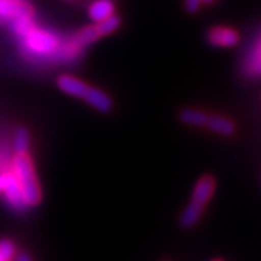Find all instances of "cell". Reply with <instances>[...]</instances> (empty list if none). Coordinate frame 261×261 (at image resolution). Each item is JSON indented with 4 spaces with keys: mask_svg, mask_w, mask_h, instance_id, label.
I'll use <instances>...</instances> for the list:
<instances>
[{
    "mask_svg": "<svg viewBox=\"0 0 261 261\" xmlns=\"http://www.w3.org/2000/svg\"><path fill=\"white\" fill-rule=\"evenodd\" d=\"M15 245L10 240H2L0 241V255L6 261H10L15 255Z\"/></svg>",
    "mask_w": 261,
    "mask_h": 261,
    "instance_id": "cell-16",
    "label": "cell"
},
{
    "mask_svg": "<svg viewBox=\"0 0 261 261\" xmlns=\"http://www.w3.org/2000/svg\"><path fill=\"white\" fill-rule=\"evenodd\" d=\"M16 261H32L31 255L28 252H19L18 257H16Z\"/></svg>",
    "mask_w": 261,
    "mask_h": 261,
    "instance_id": "cell-19",
    "label": "cell"
},
{
    "mask_svg": "<svg viewBox=\"0 0 261 261\" xmlns=\"http://www.w3.org/2000/svg\"><path fill=\"white\" fill-rule=\"evenodd\" d=\"M206 126L212 130V132H215V134L225 135V137H229V135H232L233 132H235V123L232 121L224 118V116H219V115H211V116H207Z\"/></svg>",
    "mask_w": 261,
    "mask_h": 261,
    "instance_id": "cell-10",
    "label": "cell"
},
{
    "mask_svg": "<svg viewBox=\"0 0 261 261\" xmlns=\"http://www.w3.org/2000/svg\"><path fill=\"white\" fill-rule=\"evenodd\" d=\"M215 0H202V3H205V5H209V3H212Z\"/></svg>",
    "mask_w": 261,
    "mask_h": 261,
    "instance_id": "cell-20",
    "label": "cell"
},
{
    "mask_svg": "<svg viewBox=\"0 0 261 261\" xmlns=\"http://www.w3.org/2000/svg\"><path fill=\"white\" fill-rule=\"evenodd\" d=\"M203 211H205V206L192 200V202L186 206V209L183 211V214L180 215L178 224H180V226H181L183 229H190V228H193V226L199 222V219L202 218Z\"/></svg>",
    "mask_w": 261,
    "mask_h": 261,
    "instance_id": "cell-9",
    "label": "cell"
},
{
    "mask_svg": "<svg viewBox=\"0 0 261 261\" xmlns=\"http://www.w3.org/2000/svg\"><path fill=\"white\" fill-rule=\"evenodd\" d=\"M99 34L96 31V27H87L83 28L77 35H75V41L82 45H87V44H92L94 41L99 39Z\"/></svg>",
    "mask_w": 261,
    "mask_h": 261,
    "instance_id": "cell-15",
    "label": "cell"
},
{
    "mask_svg": "<svg viewBox=\"0 0 261 261\" xmlns=\"http://www.w3.org/2000/svg\"><path fill=\"white\" fill-rule=\"evenodd\" d=\"M57 84L58 87L64 92V93L70 94L73 97H79V99H83L84 93L87 92L89 86L84 83L83 80L77 79V77H73V75L63 74L58 77L57 80Z\"/></svg>",
    "mask_w": 261,
    "mask_h": 261,
    "instance_id": "cell-6",
    "label": "cell"
},
{
    "mask_svg": "<svg viewBox=\"0 0 261 261\" xmlns=\"http://www.w3.org/2000/svg\"><path fill=\"white\" fill-rule=\"evenodd\" d=\"M215 186L216 185H215L214 178L211 176H203L196 183L195 189H193V195H192V200L206 206L214 196Z\"/></svg>",
    "mask_w": 261,
    "mask_h": 261,
    "instance_id": "cell-7",
    "label": "cell"
},
{
    "mask_svg": "<svg viewBox=\"0 0 261 261\" xmlns=\"http://www.w3.org/2000/svg\"><path fill=\"white\" fill-rule=\"evenodd\" d=\"M96 31H97V34H99V37H106V35H109V34H112L115 32L116 29L121 27V19L118 18V16H109V18H106L105 20H100V22H96Z\"/></svg>",
    "mask_w": 261,
    "mask_h": 261,
    "instance_id": "cell-13",
    "label": "cell"
},
{
    "mask_svg": "<svg viewBox=\"0 0 261 261\" xmlns=\"http://www.w3.org/2000/svg\"><path fill=\"white\" fill-rule=\"evenodd\" d=\"M115 12V5L111 0H96L94 3L90 5L89 9V16L94 22H100L106 18L112 16Z\"/></svg>",
    "mask_w": 261,
    "mask_h": 261,
    "instance_id": "cell-11",
    "label": "cell"
},
{
    "mask_svg": "<svg viewBox=\"0 0 261 261\" xmlns=\"http://www.w3.org/2000/svg\"><path fill=\"white\" fill-rule=\"evenodd\" d=\"M212 261H222V260H212Z\"/></svg>",
    "mask_w": 261,
    "mask_h": 261,
    "instance_id": "cell-22",
    "label": "cell"
},
{
    "mask_svg": "<svg viewBox=\"0 0 261 261\" xmlns=\"http://www.w3.org/2000/svg\"><path fill=\"white\" fill-rule=\"evenodd\" d=\"M5 195H6V199L9 202L10 205L13 206L15 209L18 211H22L23 207H27V203L23 200V195H22V190H20V186H19L18 180L15 177V174L9 173V178H8V183L3 189Z\"/></svg>",
    "mask_w": 261,
    "mask_h": 261,
    "instance_id": "cell-8",
    "label": "cell"
},
{
    "mask_svg": "<svg viewBox=\"0 0 261 261\" xmlns=\"http://www.w3.org/2000/svg\"><path fill=\"white\" fill-rule=\"evenodd\" d=\"M13 174L18 180L27 206H37L42 199V192L28 152L16 154L13 160Z\"/></svg>",
    "mask_w": 261,
    "mask_h": 261,
    "instance_id": "cell-1",
    "label": "cell"
},
{
    "mask_svg": "<svg viewBox=\"0 0 261 261\" xmlns=\"http://www.w3.org/2000/svg\"><path fill=\"white\" fill-rule=\"evenodd\" d=\"M34 18V9L20 0H0V23Z\"/></svg>",
    "mask_w": 261,
    "mask_h": 261,
    "instance_id": "cell-3",
    "label": "cell"
},
{
    "mask_svg": "<svg viewBox=\"0 0 261 261\" xmlns=\"http://www.w3.org/2000/svg\"><path fill=\"white\" fill-rule=\"evenodd\" d=\"M207 113L199 109H185L180 112V121L192 126H206Z\"/></svg>",
    "mask_w": 261,
    "mask_h": 261,
    "instance_id": "cell-12",
    "label": "cell"
},
{
    "mask_svg": "<svg viewBox=\"0 0 261 261\" xmlns=\"http://www.w3.org/2000/svg\"><path fill=\"white\" fill-rule=\"evenodd\" d=\"M202 6V0H185V8L189 13H196Z\"/></svg>",
    "mask_w": 261,
    "mask_h": 261,
    "instance_id": "cell-17",
    "label": "cell"
},
{
    "mask_svg": "<svg viewBox=\"0 0 261 261\" xmlns=\"http://www.w3.org/2000/svg\"><path fill=\"white\" fill-rule=\"evenodd\" d=\"M29 145H31V135L27 128H19L15 132V137H13V147L16 154H23V152H28Z\"/></svg>",
    "mask_w": 261,
    "mask_h": 261,
    "instance_id": "cell-14",
    "label": "cell"
},
{
    "mask_svg": "<svg viewBox=\"0 0 261 261\" xmlns=\"http://www.w3.org/2000/svg\"><path fill=\"white\" fill-rule=\"evenodd\" d=\"M207 42L214 47L231 48L235 47L240 42V34L237 31L229 28L218 27L209 31L207 34Z\"/></svg>",
    "mask_w": 261,
    "mask_h": 261,
    "instance_id": "cell-4",
    "label": "cell"
},
{
    "mask_svg": "<svg viewBox=\"0 0 261 261\" xmlns=\"http://www.w3.org/2000/svg\"><path fill=\"white\" fill-rule=\"evenodd\" d=\"M0 261H6V260H5V258H3V257L0 255Z\"/></svg>",
    "mask_w": 261,
    "mask_h": 261,
    "instance_id": "cell-21",
    "label": "cell"
},
{
    "mask_svg": "<svg viewBox=\"0 0 261 261\" xmlns=\"http://www.w3.org/2000/svg\"><path fill=\"white\" fill-rule=\"evenodd\" d=\"M22 37H23L25 47L28 48L32 54H38V56L53 54L60 45L58 38L56 35H53L48 31L34 28V27H31L28 31H25L22 34Z\"/></svg>",
    "mask_w": 261,
    "mask_h": 261,
    "instance_id": "cell-2",
    "label": "cell"
},
{
    "mask_svg": "<svg viewBox=\"0 0 261 261\" xmlns=\"http://www.w3.org/2000/svg\"><path fill=\"white\" fill-rule=\"evenodd\" d=\"M83 99L86 100V102L89 103L92 108H94L96 111H99V112L108 113L112 111V108H113L112 99H111L108 94L105 93V92L99 90V89H96V87H89V89H87V92L84 93Z\"/></svg>",
    "mask_w": 261,
    "mask_h": 261,
    "instance_id": "cell-5",
    "label": "cell"
},
{
    "mask_svg": "<svg viewBox=\"0 0 261 261\" xmlns=\"http://www.w3.org/2000/svg\"><path fill=\"white\" fill-rule=\"evenodd\" d=\"M8 178H9V173H0V192H3L8 183Z\"/></svg>",
    "mask_w": 261,
    "mask_h": 261,
    "instance_id": "cell-18",
    "label": "cell"
}]
</instances>
